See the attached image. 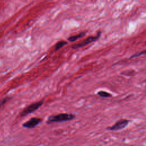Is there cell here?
<instances>
[{
  "label": "cell",
  "mask_w": 146,
  "mask_h": 146,
  "mask_svg": "<svg viewBox=\"0 0 146 146\" xmlns=\"http://www.w3.org/2000/svg\"><path fill=\"white\" fill-rule=\"evenodd\" d=\"M42 121L43 120L42 118L33 117L27 121L23 123L22 127L26 128H29V129L34 128V127L38 125L40 123H42Z\"/></svg>",
  "instance_id": "5"
},
{
  "label": "cell",
  "mask_w": 146,
  "mask_h": 146,
  "mask_svg": "<svg viewBox=\"0 0 146 146\" xmlns=\"http://www.w3.org/2000/svg\"><path fill=\"white\" fill-rule=\"evenodd\" d=\"M43 102H44V100H41L39 102H36L30 104V105L25 107L22 110V111L20 113V116L21 117H24L31 113L35 112L42 106V104H43Z\"/></svg>",
  "instance_id": "2"
},
{
  "label": "cell",
  "mask_w": 146,
  "mask_h": 146,
  "mask_svg": "<svg viewBox=\"0 0 146 146\" xmlns=\"http://www.w3.org/2000/svg\"><path fill=\"white\" fill-rule=\"evenodd\" d=\"M9 99V98L8 97H6V98H5L4 99H2L0 100V108L6 103L7 102V100Z\"/></svg>",
  "instance_id": "10"
},
{
  "label": "cell",
  "mask_w": 146,
  "mask_h": 146,
  "mask_svg": "<svg viewBox=\"0 0 146 146\" xmlns=\"http://www.w3.org/2000/svg\"><path fill=\"white\" fill-rule=\"evenodd\" d=\"M100 34H101V32L99 31L97 33V35H96L95 36H90L87 37L86 39L83 40L81 42H80L79 43H76V44H73L71 46V48L72 49H77V48L84 47V46H86V45H87V44H90L92 42H94L97 40L99 39V38L100 36Z\"/></svg>",
  "instance_id": "3"
},
{
  "label": "cell",
  "mask_w": 146,
  "mask_h": 146,
  "mask_svg": "<svg viewBox=\"0 0 146 146\" xmlns=\"http://www.w3.org/2000/svg\"><path fill=\"white\" fill-rule=\"evenodd\" d=\"M129 121H130L129 120L121 119L117 120L116 122H115V123L112 125L107 127L106 129L109 131H116L123 129L128 125Z\"/></svg>",
  "instance_id": "4"
},
{
  "label": "cell",
  "mask_w": 146,
  "mask_h": 146,
  "mask_svg": "<svg viewBox=\"0 0 146 146\" xmlns=\"http://www.w3.org/2000/svg\"><path fill=\"white\" fill-rule=\"evenodd\" d=\"M145 51L144 50L143 51H141V52H139V53H138V54H137V53H136V54H135L131 56L129 58V59H132V58H135V57L139 56H140V55H141L145 54Z\"/></svg>",
  "instance_id": "9"
},
{
  "label": "cell",
  "mask_w": 146,
  "mask_h": 146,
  "mask_svg": "<svg viewBox=\"0 0 146 146\" xmlns=\"http://www.w3.org/2000/svg\"><path fill=\"white\" fill-rule=\"evenodd\" d=\"M75 117V115L73 113H61L58 115H50L48 117L46 121L47 124L52 123H62L68 121H71Z\"/></svg>",
  "instance_id": "1"
},
{
  "label": "cell",
  "mask_w": 146,
  "mask_h": 146,
  "mask_svg": "<svg viewBox=\"0 0 146 146\" xmlns=\"http://www.w3.org/2000/svg\"><path fill=\"white\" fill-rule=\"evenodd\" d=\"M97 94L98 95H99L102 98H109L112 96V95L111 94L104 91H99L98 92Z\"/></svg>",
  "instance_id": "8"
},
{
  "label": "cell",
  "mask_w": 146,
  "mask_h": 146,
  "mask_svg": "<svg viewBox=\"0 0 146 146\" xmlns=\"http://www.w3.org/2000/svg\"><path fill=\"white\" fill-rule=\"evenodd\" d=\"M66 44H67V42H66L65 40H60L56 43V44L55 46V50L58 51L59 49H60L63 46H64Z\"/></svg>",
  "instance_id": "7"
},
{
  "label": "cell",
  "mask_w": 146,
  "mask_h": 146,
  "mask_svg": "<svg viewBox=\"0 0 146 146\" xmlns=\"http://www.w3.org/2000/svg\"><path fill=\"white\" fill-rule=\"evenodd\" d=\"M85 34H86V32H82L77 35H72V36L68 37L67 38V40L70 42H73L77 40L78 39H80V38H82L83 36H84L85 35Z\"/></svg>",
  "instance_id": "6"
}]
</instances>
